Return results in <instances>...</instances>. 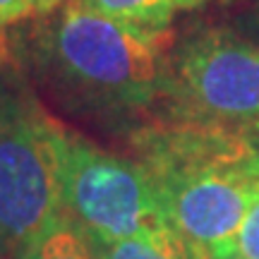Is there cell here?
Returning a JSON list of instances; mask_svg holds the SVG:
<instances>
[{"label": "cell", "mask_w": 259, "mask_h": 259, "mask_svg": "<svg viewBox=\"0 0 259 259\" xmlns=\"http://www.w3.org/2000/svg\"><path fill=\"white\" fill-rule=\"evenodd\" d=\"M17 44L38 82L77 115L137 130L139 118L163 103L170 29L132 27L65 3Z\"/></svg>", "instance_id": "obj_1"}, {"label": "cell", "mask_w": 259, "mask_h": 259, "mask_svg": "<svg viewBox=\"0 0 259 259\" xmlns=\"http://www.w3.org/2000/svg\"><path fill=\"white\" fill-rule=\"evenodd\" d=\"M137 161L166 221L199 259L238 252V233L259 178V147L245 130L149 120L132 132Z\"/></svg>", "instance_id": "obj_2"}, {"label": "cell", "mask_w": 259, "mask_h": 259, "mask_svg": "<svg viewBox=\"0 0 259 259\" xmlns=\"http://www.w3.org/2000/svg\"><path fill=\"white\" fill-rule=\"evenodd\" d=\"M56 120L27 79L0 65V257H17L63 219Z\"/></svg>", "instance_id": "obj_3"}, {"label": "cell", "mask_w": 259, "mask_h": 259, "mask_svg": "<svg viewBox=\"0 0 259 259\" xmlns=\"http://www.w3.org/2000/svg\"><path fill=\"white\" fill-rule=\"evenodd\" d=\"M63 213L99 242L127 240L170 228L147 168L96 147L56 120Z\"/></svg>", "instance_id": "obj_4"}, {"label": "cell", "mask_w": 259, "mask_h": 259, "mask_svg": "<svg viewBox=\"0 0 259 259\" xmlns=\"http://www.w3.org/2000/svg\"><path fill=\"white\" fill-rule=\"evenodd\" d=\"M170 120L259 130V46L197 31L170 51L163 103Z\"/></svg>", "instance_id": "obj_5"}, {"label": "cell", "mask_w": 259, "mask_h": 259, "mask_svg": "<svg viewBox=\"0 0 259 259\" xmlns=\"http://www.w3.org/2000/svg\"><path fill=\"white\" fill-rule=\"evenodd\" d=\"M89 245L96 259H199L173 228L115 242L89 240Z\"/></svg>", "instance_id": "obj_6"}, {"label": "cell", "mask_w": 259, "mask_h": 259, "mask_svg": "<svg viewBox=\"0 0 259 259\" xmlns=\"http://www.w3.org/2000/svg\"><path fill=\"white\" fill-rule=\"evenodd\" d=\"M70 5L92 10L108 19L142 29L163 31L170 27L176 12V0H67Z\"/></svg>", "instance_id": "obj_7"}, {"label": "cell", "mask_w": 259, "mask_h": 259, "mask_svg": "<svg viewBox=\"0 0 259 259\" xmlns=\"http://www.w3.org/2000/svg\"><path fill=\"white\" fill-rule=\"evenodd\" d=\"M15 259H96V254L87 235L67 216H63L51 231L24 247Z\"/></svg>", "instance_id": "obj_8"}, {"label": "cell", "mask_w": 259, "mask_h": 259, "mask_svg": "<svg viewBox=\"0 0 259 259\" xmlns=\"http://www.w3.org/2000/svg\"><path fill=\"white\" fill-rule=\"evenodd\" d=\"M58 5L60 0H0V29L15 27L31 17L51 15Z\"/></svg>", "instance_id": "obj_9"}, {"label": "cell", "mask_w": 259, "mask_h": 259, "mask_svg": "<svg viewBox=\"0 0 259 259\" xmlns=\"http://www.w3.org/2000/svg\"><path fill=\"white\" fill-rule=\"evenodd\" d=\"M238 252L247 259H259V178L238 233Z\"/></svg>", "instance_id": "obj_10"}, {"label": "cell", "mask_w": 259, "mask_h": 259, "mask_svg": "<svg viewBox=\"0 0 259 259\" xmlns=\"http://www.w3.org/2000/svg\"><path fill=\"white\" fill-rule=\"evenodd\" d=\"M199 3H204V0H176L178 8H194V5H199Z\"/></svg>", "instance_id": "obj_11"}, {"label": "cell", "mask_w": 259, "mask_h": 259, "mask_svg": "<svg viewBox=\"0 0 259 259\" xmlns=\"http://www.w3.org/2000/svg\"><path fill=\"white\" fill-rule=\"evenodd\" d=\"M221 259H247V257H242L240 252H233V254H228V257H221Z\"/></svg>", "instance_id": "obj_12"}, {"label": "cell", "mask_w": 259, "mask_h": 259, "mask_svg": "<svg viewBox=\"0 0 259 259\" xmlns=\"http://www.w3.org/2000/svg\"><path fill=\"white\" fill-rule=\"evenodd\" d=\"M3 60H5V56H3V46H0V65H3Z\"/></svg>", "instance_id": "obj_13"}]
</instances>
